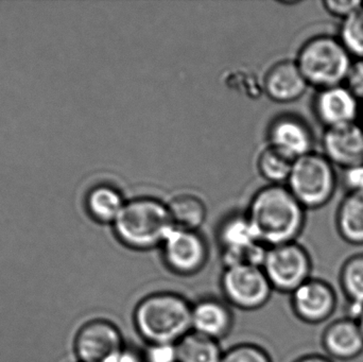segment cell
Segmentation results:
<instances>
[{
	"mask_svg": "<svg viewBox=\"0 0 363 362\" xmlns=\"http://www.w3.org/2000/svg\"><path fill=\"white\" fill-rule=\"evenodd\" d=\"M247 216L258 240L268 248L296 242L306 223L304 206L281 185L258 191Z\"/></svg>",
	"mask_w": 363,
	"mask_h": 362,
	"instance_id": "1",
	"label": "cell"
},
{
	"mask_svg": "<svg viewBox=\"0 0 363 362\" xmlns=\"http://www.w3.org/2000/svg\"><path fill=\"white\" fill-rule=\"evenodd\" d=\"M191 302L174 291H157L138 301L133 310L136 333L146 344H178L191 332Z\"/></svg>",
	"mask_w": 363,
	"mask_h": 362,
	"instance_id": "2",
	"label": "cell"
},
{
	"mask_svg": "<svg viewBox=\"0 0 363 362\" xmlns=\"http://www.w3.org/2000/svg\"><path fill=\"white\" fill-rule=\"evenodd\" d=\"M174 227L167 204L151 198L125 202L123 210L113 223L118 242L133 251H150L161 248Z\"/></svg>",
	"mask_w": 363,
	"mask_h": 362,
	"instance_id": "3",
	"label": "cell"
},
{
	"mask_svg": "<svg viewBox=\"0 0 363 362\" xmlns=\"http://www.w3.org/2000/svg\"><path fill=\"white\" fill-rule=\"evenodd\" d=\"M353 60L338 36L319 34L303 44L296 62L309 86L322 89L345 84Z\"/></svg>",
	"mask_w": 363,
	"mask_h": 362,
	"instance_id": "4",
	"label": "cell"
},
{
	"mask_svg": "<svg viewBox=\"0 0 363 362\" xmlns=\"http://www.w3.org/2000/svg\"><path fill=\"white\" fill-rule=\"evenodd\" d=\"M287 183L290 193L305 210H319L335 197L338 174L323 153L313 151L294 162Z\"/></svg>",
	"mask_w": 363,
	"mask_h": 362,
	"instance_id": "5",
	"label": "cell"
},
{
	"mask_svg": "<svg viewBox=\"0 0 363 362\" xmlns=\"http://www.w3.org/2000/svg\"><path fill=\"white\" fill-rule=\"evenodd\" d=\"M262 268L273 290L288 295L313 278V259L298 242L268 248Z\"/></svg>",
	"mask_w": 363,
	"mask_h": 362,
	"instance_id": "6",
	"label": "cell"
},
{
	"mask_svg": "<svg viewBox=\"0 0 363 362\" xmlns=\"http://www.w3.org/2000/svg\"><path fill=\"white\" fill-rule=\"evenodd\" d=\"M223 300L245 312L264 307L272 297L273 288L262 267L233 266L224 268L220 278Z\"/></svg>",
	"mask_w": 363,
	"mask_h": 362,
	"instance_id": "7",
	"label": "cell"
},
{
	"mask_svg": "<svg viewBox=\"0 0 363 362\" xmlns=\"http://www.w3.org/2000/svg\"><path fill=\"white\" fill-rule=\"evenodd\" d=\"M164 265L176 276H194L200 273L209 259L206 240L198 231L174 227L161 246Z\"/></svg>",
	"mask_w": 363,
	"mask_h": 362,
	"instance_id": "8",
	"label": "cell"
},
{
	"mask_svg": "<svg viewBox=\"0 0 363 362\" xmlns=\"http://www.w3.org/2000/svg\"><path fill=\"white\" fill-rule=\"evenodd\" d=\"M125 346L121 329L104 318L87 321L74 336V350L79 362H106Z\"/></svg>",
	"mask_w": 363,
	"mask_h": 362,
	"instance_id": "9",
	"label": "cell"
},
{
	"mask_svg": "<svg viewBox=\"0 0 363 362\" xmlns=\"http://www.w3.org/2000/svg\"><path fill=\"white\" fill-rule=\"evenodd\" d=\"M290 305L298 320L319 325L334 316L338 307V295L330 282L313 276L290 295Z\"/></svg>",
	"mask_w": 363,
	"mask_h": 362,
	"instance_id": "10",
	"label": "cell"
},
{
	"mask_svg": "<svg viewBox=\"0 0 363 362\" xmlns=\"http://www.w3.org/2000/svg\"><path fill=\"white\" fill-rule=\"evenodd\" d=\"M362 102L345 84L318 89L313 101V114L324 130L358 123Z\"/></svg>",
	"mask_w": 363,
	"mask_h": 362,
	"instance_id": "11",
	"label": "cell"
},
{
	"mask_svg": "<svg viewBox=\"0 0 363 362\" xmlns=\"http://www.w3.org/2000/svg\"><path fill=\"white\" fill-rule=\"evenodd\" d=\"M322 153L335 166L347 170L363 165V128L360 123L324 130Z\"/></svg>",
	"mask_w": 363,
	"mask_h": 362,
	"instance_id": "12",
	"label": "cell"
},
{
	"mask_svg": "<svg viewBox=\"0 0 363 362\" xmlns=\"http://www.w3.org/2000/svg\"><path fill=\"white\" fill-rule=\"evenodd\" d=\"M271 148L292 162L313 152L315 134L311 125L296 115L279 117L269 130Z\"/></svg>",
	"mask_w": 363,
	"mask_h": 362,
	"instance_id": "13",
	"label": "cell"
},
{
	"mask_svg": "<svg viewBox=\"0 0 363 362\" xmlns=\"http://www.w3.org/2000/svg\"><path fill=\"white\" fill-rule=\"evenodd\" d=\"M324 354L337 362H353L363 355V335L359 324L350 317L333 320L321 335Z\"/></svg>",
	"mask_w": 363,
	"mask_h": 362,
	"instance_id": "14",
	"label": "cell"
},
{
	"mask_svg": "<svg viewBox=\"0 0 363 362\" xmlns=\"http://www.w3.org/2000/svg\"><path fill=\"white\" fill-rule=\"evenodd\" d=\"M234 327L232 307L218 298L206 297L192 303L191 331L221 341Z\"/></svg>",
	"mask_w": 363,
	"mask_h": 362,
	"instance_id": "15",
	"label": "cell"
},
{
	"mask_svg": "<svg viewBox=\"0 0 363 362\" xmlns=\"http://www.w3.org/2000/svg\"><path fill=\"white\" fill-rule=\"evenodd\" d=\"M309 85L296 61L275 64L267 74L264 89L271 99L279 103H290L300 99Z\"/></svg>",
	"mask_w": 363,
	"mask_h": 362,
	"instance_id": "16",
	"label": "cell"
},
{
	"mask_svg": "<svg viewBox=\"0 0 363 362\" xmlns=\"http://www.w3.org/2000/svg\"><path fill=\"white\" fill-rule=\"evenodd\" d=\"M337 233L352 246H363V191H347L335 216Z\"/></svg>",
	"mask_w": 363,
	"mask_h": 362,
	"instance_id": "17",
	"label": "cell"
},
{
	"mask_svg": "<svg viewBox=\"0 0 363 362\" xmlns=\"http://www.w3.org/2000/svg\"><path fill=\"white\" fill-rule=\"evenodd\" d=\"M339 286L349 305L347 317L357 320L363 310V253L345 259L339 272Z\"/></svg>",
	"mask_w": 363,
	"mask_h": 362,
	"instance_id": "18",
	"label": "cell"
},
{
	"mask_svg": "<svg viewBox=\"0 0 363 362\" xmlns=\"http://www.w3.org/2000/svg\"><path fill=\"white\" fill-rule=\"evenodd\" d=\"M218 239L221 252L243 250L260 242L247 216L240 215L224 221L220 227Z\"/></svg>",
	"mask_w": 363,
	"mask_h": 362,
	"instance_id": "19",
	"label": "cell"
},
{
	"mask_svg": "<svg viewBox=\"0 0 363 362\" xmlns=\"http://www.w3.org/2000/svg\"><path fill=\"white\" fill-rule=\"evenodd\" d=\"M177 346L179 362H221L223 357L219 341L192 331Z\"/></svg>",
	"mask_w": 363,
	"mask_h": 362,
	"instance_id": "20",
	"label": "cell"
},
{
	"mask_svg": "<svg viewBox=\"0 0 363 362\" xmlns=\"http://www.w3.org/2000/svg\"><path fill=\"white\" fill-rule=\"evenodd\" d=\"M125 202L121 193L114 187L101 185L89 193L87 208L89 214L100 223H114Z\"/></svg>",
	"mask_w": 363,
	"mask_h": 362,
	"instance_id": "21",
	"label": "cell"
},
{
	"mask_svg": "<svg viewBox=\"0 0 363 362\" xmlns=\"http://www.w3.org/2000/svg\"><path fill=\"white\" fill-rule=\"evenodd\" d=\"M174 227L198 231L206 219V208L200 198L189 193L177 196L167 204Z\"/></svg>",
	"mask_w": 363,
	"mask_h": 362,
	"instance_id": "22",
	"label": "cell"
},
{
	"mask_svg": "<svg viewBox=\"0 0 363 362\" xmlns=\"http://www.w3.org/2000/svg\"><path fill=\"white\" fill-rule=\"evenodd\" d=\"M294 162L286 157L274 149L267 148L262 151L258 159V168L260 174L272 185H279L287 182L291 172Z\"/></svg>",
	"mask_w": 363,
	"mask_h": 362,
	"instance_id": "23",
	"label": "cell"
},
{
	"mask_svg": "<svg viewBox=\"0 0 363 362\" xmlns=\"http://www.w3.org/2000/svg\"><path fill=\"white\" fill-rule=\"evenodd\" d=\"M338 38L353 59H363V6L341 21Z\"/></svg>",
	"mask_w": 363,
	"mask_h": 362,
	"instance_id": "24",
	"label": "cell"
},
{
	"mask_svg": "<svg viewBox=\"0 0 363 362\" xmlns=\"http://www.w3.org/2000/svg\"><path fill=\"white\" fill-rule=\"evenodd\" d=\"M221 362H273L271 355L262 346L251 342H241L224 351Z\"/></svg>",
	"mask_w": 363,
	"mask_h": 362,
	"instance_id": "25",
	"label": "cell"
},
{
	"mask_svg": "<svg viewBox=\"0 0 363 362\" xmlns=\"http://www.w3.org/2000/svg\"><path fill=\"white\" fill-rule=\"evenodd\" d=\"M142 353L145 362H179L177 344H147Z\"/></svg>",
	"mask_w": 363,
	"mask_h": 362,
	"instance_id": "26",
	"label": "cell"
},
{
	"mask_svg": "<svg viewBox=\"0 0 363 362\" xmlns=\"http://www.w3.org/2000/svg\"><path fill=\"white\" fill-rule=\"evenodd\" d=\"M324 10L335 18L345 21L354 12L362 8L363 1L359 0H325L322 2Z\"/></svg>",
	"mask_w": 363,
	"mask_h": 362,
	"instance_id": "27",
	"label": "cell"
},
{
	"mask_svg": "<svg viewBox=\"0 0 363 362\" xmlns=\"http://www.w3.org/2000/svg\"><path fill=\"white\" fill-rule=\"evenodd\" d=\"M345 85L363 103V59H354Z\"/></svg>",
	"mask_w": 363,
	"mask_h": 362,
	"instance_id": "28",
	"label": "cell"
},
{
	"mask_svg": "<svg viewBox=\"0 0 363 362\" xmlns=\"http://www.w3.org/2000/svg\"><path fill=\"white\" fill-rule=\"evenodd\" d=\"M343 171V181L347 191H363V165L356 166Z\"/></svg>",
	"mask_w": 363,
	"mask_h": 362,
	"instance_id": "29",
	"label": "cell"
},
{
	"mask_svg": "<svg viewBox=\"0 0 363 362\" xmlns=\"http://www.w3.org/2000/svg\"><path fill=\"white\" fill-rule=\"evenodd\" d=\"M106 362H145L143 353L125 344Z\"/></svg>",
	"mask_w": 363,
	"mask_h": 362,
	"instance_id": "30",
	"label": "cell"
},
{
	"mask_svg": "<svg viewBox=\"0 0 363 362\" xmlns=\"http://www.w3.org/2000/svg\"><path fill=\"white\" fill-rule=\"evenodd\" d=\"M294 362H337L333 361L325 354H319V353H311V354L303 355L298 357Z\"/></svg>",
	"mask_w": 363,
	"mask_h": 362,
	"instance_id": "31",
	"label": "cell"
},
{
	"mask_svg": "<svg viewBox=\"0 0 363 362\" xmlns=\"http://www.w3.org/2000/svg\"><path fill=\"white\" fill-rule=\"evenodd\" d=\"M357 322H358V324H359L360 329H362V335H363V310L362 312V314H360V316L358 317Z\"/></svg>",
	"mask_w": 363,
	"mask_h": 362,
	"instance_id": "32",
	"label": "cell"
},
{
	"mask_svg": "<svg viewBox=\"0 0 363 362\" xmlns=\"http://www.w3.org/2000/svg\"><path fill=\"white\" fill-rule=\"evenodd\" d=\"M360 125H362V128H363V103H362V112H360Z\"/></svg>",
	"mask_w": 363,
	"mask_h": 362,
	"instance_id": "33",
	"label": "cell"
}]
</instances>
